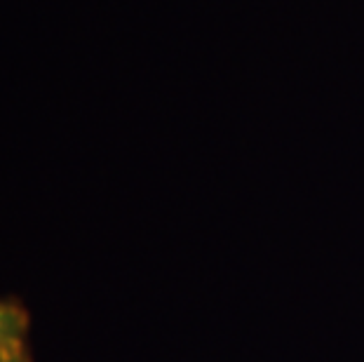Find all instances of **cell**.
Listing matches in <instances>:
<instances>
[{
    "mask_svg": "<svg viewBox=\"0 0 364 362\" xmlns=\"http://www.w3.org/2000/svg\"><path fill=\"white\" fill-rule=\"evenodd\" d=\"M0 362H28V318L5 302H0Z\"/></svg>",
    "mask_w": 364,
    "mask_h": 362,
    "instance_id": "6da1fadb",
    "label": "cell"
}]
</instances>
